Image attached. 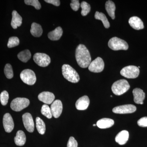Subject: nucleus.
Returning <instances> with one entry per match:
<instances>
[{"instance_id": "nucleus-11", "label": "nucleus", "mask_w": 147, "mask_h": 147, "mask_svg": "<svg viewBox=\"0 0 147 147\" xmlns=\"http://www.w3.org/2000/svg\"><path fill=\"white\" fill-rule=\"evenodd\" d=\"M24 126L27 131L32 132L34 131V124L32 115L29 113H26L22 116Z\"/></svg>"}, {"instance_id": "nucleus-10", "label": "nucleus", "mask_w": 147, "mask_h": 147, "mask_svg": "<svg viewBox=\"0 0 147 147\" xmlns=\"http://www.w3.org/2000/svg\"><path fill=\"white\" fill-rule=\"evenodd\" d=\"M137 110L136 106L131 104H127L117 106L113 108V112L116 114H129L134 113Z\"/></svg>"}, {"instance_id": "nucleus-3", "label": "nucleus", "mask_w": 147, "mask_h": 147, "mask_svg": "<svg viewBox=\"0 0 147 147\" xmlns=\"http://www.w3.org/2000/svg\"><path fill=\"white\" fill-rule=\"evenodd\" d=\"M130 88L128 82L125 79H121L115 82L112 86L113 93L116 95H121L126 92Z\"/></svg>"}, {"instance_id": "nucleus-4", "label": "nucleus", "mask_w": 147, "mask_h": 147, "mask_svg": "<svg viewBox=\"0 0 147 147\" xmlns=\"http://www.w3.org/2000/svg\"><path fill=\"white\" fill-rule=\"evenodd\" d=\"M108 45L110 49L115 51L127 50H128L129 47L126 41L117 37L111 38L108 42Z\"/></svg>"}, {"instance_id": "nucleus-27", "label": "nucleus", "mask_w": 147, "mask_h": 147, "mask_svg": "<svg viewBox=\"0 0 147 147\" xmlns=\"http://www.w3.org/2000/svg\"><path fill=\"white\" fill-rule=\"evenodd\" d=\"M36 127L38 131L39 134H44L46 130V127L45 123L43 120L38 117L36 118Z\"/></svg>"}, {"instance_id": "nucleus-25", "label": "nucleus", "mask_w": 147, "mask_h": 147, "mask_svg": "<svg viewBox=\"0 0 147 147\" xmlns=\"http://www.w3.org/2000/svg\"><path fill=\"white\" fill-rule=\"evenodd\" d=\"M94 17L95 19L101 21L102 24H103V26L105 28H110V23H109L107 17L104 13H102V12L96 11L95 13Z\"/></svg>"}, {"instance_id": "nucleus-8", "label": "nucleus", "mask_w": 147, "mask_h": 147, "mask_svg": "<svg viewBox=\"0 0 147 147\" xmlns=\"http://www.w3.org/2000/svg\"><path fill=\"white\" fill-rule=\"evenodd\" d=\"M33 59L36 63L42 67L47 66L51 62L50 57L44 53H36L34 55Z\"/></svg>"}, {"instance_id": "nucleus-23", "label": "nucleus", "mask_w": 147, "mask_h": 147, "mask_svg": "<svg viewBox=\"0 0 147 147\" xmlns=\"http://www.w3.org/2000/svg\"><path fill=\"white\" fill-rule=\"evenodd\" d=\"M30 32L32 35L36 37H39L42 35V29L39 24L33 23L30 29Z\"/></svg>"}, {"instance_id": "nucleus-20", "label": "nucleus", "mask_w": 147, "mask_h": 147, "mask_svg": "<svg viewBox=\"0 0 147 147\" xmlns=\"http://www.w3.org/2000/svg\"><path fill=\"white\" fill-rule=\"evenodd\" d=\"M115 123L113 120L109 118H103L99 120L96 123V125L99 128L106 129L111 127Z\"/></svg>"}, {"instance_id": "nucleus-19", "label": "nucleus", "mask_w": 147, "mask_h": 147, "mask_svg": "<svg viewBox=\"0 0 147 147\" xmlns=\"http://www.w3.org/2000/svg\"><path fill=\"white\" fill-rule=\"evenodd\" d=\"M128 131L127 130H123L120 131L116 136L115 141L119 145H124L128 141Z\"/></svg>"}, {"instance_id": "nucleus-34", "label": "nucleus", "mask_w": 147, "mask_h": 147, "mask_svg": "<svg viewBox=\"0 0 147 147\" xmlns=\"http://www.w3.org/2000/svg\"><path fill=\"white\" fill-rule=\"evenodd\" d=\"M80 4L79 1L78 0H72L70 3V6L71 9L74 11H77L80 7Z\"/></svg>"}, {"instance_id": "nucleus-32", "label": "nucleus", "mask_w": 147, "mask_h": 147, "mask_svg": "<svg viewBox=\"0 0 147 147\" xmlns=\"http://www.w3.org/2000/svg\"><path fill=\"white\" fill-rule=\"evenodd\" d=\"M9 98L8 93L6 91H3L0 95V100L3 105H6L8 102Z\"/></svg>"}, {"instance_id": "nucleus-22", "label": "nucleus", "mask_w": 147, "mask_h": 147, "mask_svg": "<svg viewBox=\"0 0 147 147\" xmlns=\"http://www.w3.org/2000/svg\"><path fill=\"white\" fill-rule=\"evenodd\" d=\"M26 141V137L24 131L19 130L16 133V137H14V142L17 146H23Z\"/></svg>"}, {"instance_id": "nucleus-31", "label": "nucleus", "mask_w": 147, "mask_h": 147, "mask_svg": "<svg viewBox=\"0 0 147 147\" xmlns=\"http://www.w3.org/2000/svg\"><path fill=\"white\" fill-rule=\"evenodd\" d=\"M20 43L19 39L17 37L13 36L9 38L7 43V47L9 48H12L19 45Z\"/></svg>"}, {"instance_id": "nucleus-16", "label": "nucleus", "mask_w": 147, "mask_h": 147, "mask_svg": "<svg viewBox=\"0 0 147 147\" xmlns=\"http://www.w3.org/2000/svg\"><path fill=\"white\" fill-rule=\"evenodd\" d=\"M90 99L87 96H84L78 99L76 102V109L79 110H86L90 104Z\"/></svg>"}, {"instance_id": "nucleus-26", "label": "nucleus", "mask_w": 147, "mask_h": 147, "mask_svg": "<svg viewBox=\"0 0 147 147\" xmlns=\"http://www.w3.org/2000/svg\"><path fill=\"white\" fill-rule=\"evenodd\" d=\"M31 57V54L28 50H26L18 53V59L21 61L26 63Z\"/></svg>"}, {"instance_id": "nucleus-37", "label": "nucleus", "mask_w": 147, "mask_h": 147, "mask_svg": "<svg viewBox=\"0 0 147 147\" xmlns=\"http://www.w3.org/2000/svg\"><path fill=\"white\" fill-rule=\"evenodd\" d=\"M44 1L46 3L51 4L56 6H59L60 5V1L59 0H45Z\"/></svg>"}, {"instance_id": "nucleus-33", "label": "nucleus", "mask_w": 147, "mask_h": 147, "mask_svg": "<svg viewBox=\"0 0 147 147\" xmlns=\"http://www.w3.org/2000/svg\"><path fill=\"white\" fill-rule=\"evenodd\" d=\"M24 2L27 5L34 7L36 9L38 10L41 8V5L39 1L38 0H25Z\"/></svg>"}, {"instance_id": "nucleus-21", "label": "nucleus", "mask_w": 147, "mask_h": 147, "mask_svg": "<svg viewBox=\"0 0 147 147\" xmlns=\"http://www.w3.org/2000/svg\"><path fill=\"white\" fill-rule=\"evenodd\" d=\"M62 29L60 27H58L54 30L48 33V37L49 39L52 40H59L63 34Z\"/></svg>"}, {"instance_id": "nucleus-29", "label": "nucleus", "mask_w": 147, "mask_h": 147, "mask_svg": "<svg viewBox=\"0 0 147 147\" xmlns=\"http://www.w3.org/2000/svg\"><path fill=\"white\" fill-rule=\"evenodd\" d=\"M41 113L43 115L45 116L48 119H51L53 117L50 108L46 104H44L42 106Z\"/></svg>"}, {"instance_id": "nucleus-14", "label": "nucleus", "mask_w": 147, "mask_h": 147, "mask_svg": "<svg viewBox=\"0 0 147 147\" xmlns=\"http://www.w3.org/2000/svg\"><path fill=\"white\" fill-rule=\"evenodd\" d=\"M39 100L46 104H51L54 101L55 95L49 92H43L40 93L38 96Z\"/></svg>"}, {"instance_id": "nucleus-15", "label": "nucleus", "mask_w": 147, "mask_h": 147, "mask_svg": "<svg viewBox=\"0 0 147 147\" xmlns=\"http://www.w3.org/2000/svg\"><path fill=\"white\" fill-rule=\"evenodd\" d=\"M134 96V102L137 104L141 105L144 104V100L145 98V93L143 90L139 88H136L132 91Z\"/></svg>"}, {"instance_id": "nucleus-36", "label": "nucleus", "mask_w": 147, "mask_h": 147, "mask_svg": "<svg viewBox=\"0 0 147 147\" xmlns=\"http://www.w3.org/2000/svg\"><path fill=\"white\" fill-rule=\"evenodd\" d=\"M137 124L140 127H147V117H144L140 119L137 122Z\"/></svg>"}, {"instance_id": "nucleus-24", "label": "nucleus", "mask_w": 147, "mask_h": 147, "mask_svg": "<svg viewBox=\"0 0 147 147\" xmlns=\"http://www.w3.org/2000/svg\"><path fill=\"white\" fill-rule=\"evenodd\" d=\"M105 9L108 15L113 19H115V11L116 6L115 3L113 1H108L105 3Z\"/></svg>"}, {"instance_id": "nucleus-2", "label": "nucleus", "mask_w": 147, "mask_h": 147, "mask_svg": "<svg viewBox=\"0 0 147 147\" xmlns=\"http://www.w3.org/2000/svg\"><path fill=\"white\" fill-rule=\"evenodd\" d=\"M63 75L69 82L77 83L80 80V77L77 71L68 64H64L62 67Z\"/></svg>"}, {"instance_id": "nucleus-13", "label": "nucleus", "mask_w": 147, "mask_h": 147, "mask_svg": "<svg viewBox=\"0 0 147 147\" xmlns=\"http://www.w3.org/2000/svg\"><path fill=\"white\" fill-rule=\"evenodd\" d=\"M3 125L6 132L10 133L14 128L13 119L9 113H6L3 118Z\"/></svg>"}, {"instance_id": "nucleus-38", "label": "nucleus", "mask_w": 147, "mask_h": 147, "mask_svg": "<svg viewBox=\"0 0 147 147\" xmlns=\"http://www.w3.org/2000/svg\"><path fill=\"white\" fill-rule=\"evenodd\" d=\"M96 124H93V125L94 126H96Z\"/></svg>"}, {"instance_id": "nucleus-1", "label": "nucleus", "mask_w": 147, "mask_h": 147, "mask_svg": "<svg viewBox=\"0 0 147 147\" xmlns=\"http://www.w3.org/2000/svg\"><path fill=\"white\" fill-rule=\"evenodd\" d=\"M77 63L82 68L88 67L91 62V57L89 51L85 45L80 44L77 46L75 53Z\"/></svg>"}, {"instance_id": "nucleus-17", "label": "nucleus", "mask_w": 147, "mask_h": 147, "mask_svg": "<svg viewBox=\"0 0 147 147\" xmlns=\"http://www.w3.org/2000/svg\"><path fill=\"white\" fill-rule=\"evenodd\" d=\"M128 22L130 26L135 30H142L144 28L143 21L137 16L131 17L129 20Z\"/></svg>"}, {"instance_id": "nucleus-28", "label": "nucleus", "mask_w": 147, "mask_h": 147, "mask_svg": "<svg viewBox=\"0 0 147 147\" xmlns=\"http://www.w3.org/2000/svg\"><path fill=\"white\" fill-rule=\"evenodd\" d=\"M80 6L82 9L81 14L83 16H86L91 10V7L89 4L86 2L83 1L80 4Z\"/></svg>"}, {"instance_id": "nucleus-9", "label": "nucleus", "mask_w": 147, "mask_h": 147, "mask_svg": "<svg viewBox=\"0 0 147 147\" xmlns=\"http://www.w3.org/2000/svg\"><path fill=\"white\" fill-rule=\"evenodd\" d=\"M104 65V61L102 58L98 57L91 62L88 66V69L91 72L99 73L103 70Z\"/></svg>"}, {"instance_id": "nucleus-18", "label": "nucleus", "mask_w": 147, "mask_h": 147, "mask_svg": "<svg viewBox=\"0 0 147 147\" xmlns=\"http://www.w3.org/2000/svg\"><path fill=\"white\" fill-rule=\"evenodd\" d=\"M12 20L11 25L13 29H17L18 27H20L22 25V17L15 10L12 11Z\"/></svg>"}, {"instance_id": "nucleus-30", "label": "nucleus", "mask_w": 147, "mask_h": 147, "mask_svg": "<svg viewBox=\"0 0 147 147\" xmlns=\"http://www.w3.org/2000/svg\"><path fill=\"white\" fill-rule=\"evenodd\" d=\"M4 73L7 79H11L13 76V69L10 64H7L4 68Z\"/></svg>"}, {"instance_id": "nucleus-35", "label": "nucleus", "mask_w": 147, "mask_h": 147, "mask_svg": "<svg viewBox=\"0 0 147 147\" xmlns=\"http://www.w3.org/2000/svg\"><path fill=\"white\" fill-rule=\"evenodd\" d=\"M67 147H78V143L74 137H71L69 139Z\"/></svg>"}, {"instance_id": "nucleus-12", "label": "nucleus", "mask_w": 147, "mask_h": 147, "mask_svg": "<svg viewBox=\"0 0 147 147\" xmlns=\"http://www.w3.org/2000/svg\"><path fill=\"white\" fill-rule=\"evenodd\" d=\"M53 116L55 118H58L60 116L63 110V104L59 100H55L50 107Z\"/></svg>"}, {"instance_id": "nucleus-5", "label": "nucleus", "mask_w": 147, "mask_h": 147, "mask_svg": "<svg viewBox=\"0 0 147 147\" xmlns=\"http://www.w3.org/2000/svg\"><path fill=\"white\" fill-rule=\"evenodd\" d=\"M30 103V100L28 98H16L11 101L10 107L13 111L19 112L28 107Z\"/></svg>"}, {"instance_id": "nucleus-6", "label": "nucleus", "mask_w": 147, "mask_h": 147, "mask_svg": "<svg viewBox=\"0 0 147 147\" xmlns=\"http://www.w3.org/2000/svg\"><path fill=\"white\" fill-rule=\"evenodd\" d=\"M139 68L137 67L129 65L123 68L120 73L122 76L127 79H135L139 76Z\"/></svg>"}, {"instance_id": "nucleus-7", "label": "nucleus", "mask_w": 147, "mask_h": 147, "mask_svg": "<svg viewBox=\"0 0 147 147\" xmlns=\"http://www.w3.org/2000/svg\"><path fill=\"white\" fill-rule=\"evenodd\" d=\"M22 81L25 84L32 86L36 81V76L34 71L30 69H24L20 74Z\"/></svg>"}]
</instances>
